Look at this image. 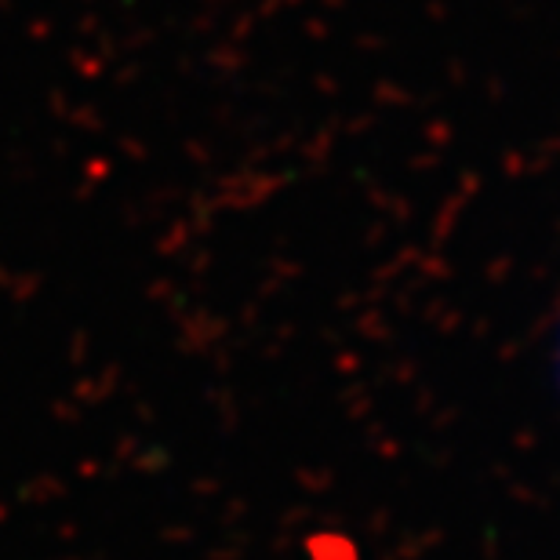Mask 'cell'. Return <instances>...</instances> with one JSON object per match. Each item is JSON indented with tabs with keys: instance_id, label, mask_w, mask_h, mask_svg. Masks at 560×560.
<instances>
[{
	"instance_id": "obj_1",
	"label": "cell",
	"mask_w": 560,
	"mask_h": 560,
	"mask_svg": "<svg viewBox=\"0 0 560 560\" xmlns=\"http://www.w3.org/2000/svg\"><path fill=\"white\" fill-rule=\"evenodd\" d=\"M553 364H557V383H560V335H557V361Z\"/></svg>"
}]
</instances>
